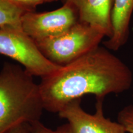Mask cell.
Wrapping results in <instances>:
<instances>
[{"mask_svg":"<svg viewBox=\"0 0 133 133\" xmlns=\"http://www.w3.org/2000/svg\"><path fill=\"white\" fill-rule=\"evenodd\" d=\"M132 81L129 66L110 50L99 46L42 78L39 87L44 109L59 113L69 103L86 94L104 99L109 94L125 92Z\"/></svg>","mask_w":133,"mask_h":133,"instance_id":"obj_1","label":"cell"},{"mask_svg":"<svg viewBox=\"0 0 133 133\" xmlns=\"http://www.w3.org/2000/svg\"><path fill=\"white\" fill-rule=\"evenodd\" d=\"M44 110L33 76L18 65L5 62L0 71V133L39 121Z\"/></svg>","mask_w":133,"mask_h":133,"instance_id":"obj_2","label":"cell"},{"mask_svg":"<svg viewBox=\"0 0 133 133\" xmlns=\"http://www.w3.org/2000/svg\"><path fill=\"white\" fill-rule=\"evenodd\" d=\"M105 36L102 31L78 21L60 35L35 42L46 59L62 66L95 49Z\"/></svg>","mask_w":133,"mask_h":133,"instance_id":"obj_3","label":"cell"},{"mask_svg":"<svg viewBox=\"0 0 133 133\" xmlns=\"http://www.w3.org/2000/svg\"><path fill=\"white\" fill-rule=\"evenodd\" d=\"M0 54L19 62L33 77L42 78L61 67L46 59L34 40L21 29H0Z\"/></svg>","mask_w":133,"mask_h":133,"instance_id":"obj_4","label":"cell"},{"mask_svg":"<svg viewBox=\"0 0 133 133\" xmlns=\"http://www.w3.org/2000/svg\"><path fill=\"white\" fill-rule=\"evenodd\" d=\"M78 22L76 10L69 3L52 11L27 12L21 19L22 29L34 41L60 35Z\"/></svg>","mask_w":133,"mask_h":133,"instance_id":"obj_5","label":"cell"},{"mask_svg":"<svg viewBox=\"0 0 133 133\" xmlns=\"http://www.w3.org/2000/svg\"><path fill=\"white\" fill-rule=\"evenodd\" d=\"M81 101V99L71 101L58 113L60 117L67 121L71 133H126L119 123L105 116L104 99H97L94 114L85 112Z\"/></svg>","mask_w":133,"mask_h":133,"instance_id":"obj_6","label":"cell"},{"mask_svg":"<svg viewBox=\"0 0 133 133\" xmlns=\"http://www.w3.org/2000/svg\"><path fill=\"white\" fill-rule=\"evenodd\" d=\"M75 9L78 21L96 28L110 38L114 0H64Z\"/></svg>","mask_w":133,"mask_h":133,"instance_id":"obj_7","label":"cell"},{"mask_svg":"<svg viewBox=\"0 0 133 133\" xmlns=\"http://www.w3.org/2000/svg\"><path fill=\"white\" fill-rule=\"evenodd\" d=\"M133 13V0H114L112 12V35L104 44L109 50L117 51L128 40L129 25Z\"/></svg>","mask_w":133,"mask_h":133,"instance_id":"obj_8","label":"cell"},{"mask_svg":"<svg viewBox=\"0 0 133 133\" xmlns=\"http://www.w3.org/2000/svg\"><path fill=\"white\" fill-rule=\"evenodd\" d=\"M27 12L11 0H0V29H22V17Z\"/></svg>","mask_w":133,"mask_h":133,"instance_id":"obj_9","label":"cell"},{"mask_svg":"<svg viewBox=\"0 0 133 133\" xmlns=\"http://www.w3.org/2000/svg\"><path fill=\"white\" fill-rule=\"evenodd\" d=\"M117 121L126 132L133 133V105H129L123 108L118 112Z\"/></svg>","mask_w":133,"mask_h":133,"instance_id":"obj_10","label":"cell"},{"mask_svg":"<svg viewBox=\"0 0 133 133\" xmlns=\"http://www.w3.org/2000/svg\"><path fill=\"white\" fill-rule=\"evenodd\" d=\"M31 133H71V132L68 123L56 130H52L38 121L31 124Z\"/></svg>","mask_w":133,"mask_h":133,"instance_id":"obj_11","label":"cell"},{"mask_svg":"<svg viewBox=\"0 0 133 133\" xmlns=\"http://www.w3.org/2000/svg\"><path fill=\"white\" fill-rule=\"evenodd\" d=\"M28 11H35L38 5L43 4V0H11Z\"/></svg>","mask_w":133,"mask_h":133,"instance_id":"obj_12","label":"cell"},{"mask_svg":"<svg viewBox=\"0 0 133 133\" xmlns=\"http://www.w3.org/2000/svg\"><path fill=\"white\" fill-rule=\"evenodd\" d=\"M31 124H21V125L17 126L14 128L10 129L6 133H31Z\"/></svg>","mask_w":133,"mask_h":133,"instance_id":"obj_13","label":"cell"},{"mask_svg":"<svg viewBox=\"0 0 133 133\" xmlns=\"http://www.w3.org/2000/svg\"><path fill=\"white\" fill-rule=\"evenodd\" d=\"M43 3H49V2H52V1H56V0H43Z\"/></svg>","mask_w":133,"mask_h":133,"instance_id":"obj_14","label":"cell"}]
</instances>
